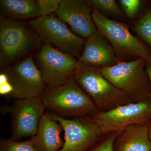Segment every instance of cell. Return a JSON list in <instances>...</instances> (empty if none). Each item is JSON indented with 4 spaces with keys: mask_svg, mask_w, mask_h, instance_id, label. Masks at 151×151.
<instances>
[{
    "mask_svg": "<svg viewBox=\"0 0 151 151\" xmlns=\"http://www.w3.org/2000/svg\"><path fill=\"white\" fill-rule=\"evenodd\" d=\"M73 76L99 112H106L134 103L103 76L100 68L86 65L78 60Z\"/></svg>",
    "mask_w": 151,
    "mask_h": 151,
    "instance_id": "1",
    "label": "cell"
},
{
    "mask_svg": "<svg viewBox=\"0 0 151 151\" xmlns=\"http://www.w3.org/2000/svg\"><path fill=\"white\" fill-rule=\"evenodd\" d=\"M40 96L45 109L52 110L63 117L91 116L98 112L92 99L77 84L73 76L60 86L47 87Z\"/></svg>",
    "mask_w": 151,
    "mask_h": 151,
    "instance_id": "2",
    "label": "cell"
},
{
    "mask_svg": "<svg viewBox=\"0 0 151 151\" xmlns=\"http://www.w3.org/2000/svg\"><path fill=\"white\" fill-rule=\"evenodd\" d=\"M102 74L134 103L151 98V84L146 70L145 59L119 61L113 66L101 68Z\"/></svg>",
    "mask_w": 151,
    "mask_h": 151,
    "instance_id": "3",
    "label": "cell"
},
{
    "mask_svg": "<svg viewBox=\"0 0 151 151\" xmlns=\"http://www.w3.org/2000/svg\"><path fill=\"white\" fill-rule=\"evenodd\" d=\"M92 17L97 29L111 44L120 61L142 58L146 59L150 50L145 44L131 33L124 24L113 20L92 9Z\"/></svg>",
    "mask_w": 151,
    "mask_h": 151,
    "instance_id": "4",
    "label": "cell"
},
{
    "mask_svg": "<svg viewBox=\"0 0 151 151\" xmlns=\"http://www.w3.org/2000/svg\"><path fill=\"white\" fill-rule=\"evenodd\" d=\"M45 44L54 45L78 59L83 53L86 40L73 33L65 22L53 14L33 19L29 22Z\"/></svg>",
    "mask_w": 151,
    "mask_h": 151,
    "instance_id": "5",
    "label": "cell"
},
{
    "mask_svg": "<svg viewBox=\"0 0 151 151\" xmlns=\"http://www.w3.org/2000/svg\"><path fill=\"white\" fill-rule=\"evenodd\" d=\"M40 39L24 22L6 19L0 23V60L4 65L28 53Z\"/></svg>",
    "mask_w": 151,
    "mask_h": 151,
    "instance_id": "6",
    "label": "cell"
},
{
    "mask_svg": "<svg viewBox=\"0 0 151 151\" xmlns=\"http://www.w3.org/2000/svg\"><path fill=\"white\" fill-rule=\"evenodd\" d=\"M45 109L40 96L15 99L12 105L2 106L1 113L12 116L11 138L18 141L35 136Z\"/></svg>",
    "mask_w": 151,
    "mask_h": 151,
    "instance_id": "7",
    "label": "cell"
},
{
    "mask_svg": "<svg viewBox=\"0 0 151 151\" xmlns=\"http://www.w3.org/2000/svg\"><path fill=\"white\" fill-rule=\"evenodd\" d=\"M104 136L119 132L134 124H148L151 117V98L137 103L119 106L91 116Z\"/></svg>",
    "mask_w": 151,
    "mask_h": 151,
    "instance_id": "8",
    "label": "cell"
},
{
    "mask_svg": "<svg viewBox=\"0 0 151 151\" xmlns=\"http://www.w3.org/2000/svg\"><path fill=\"white\" fill-rule=\"evenodd\" d=\"M37 61L47 87L60 86L68 81L73 76L77 62L72 55L47 44L41 47Z\"/></svg>",
    "mask_w": 151,
    "mask_h": 151,
    "instance_id": "9",
    "label": "cell"
},
{
    "mask_svg": "<svg viewBox=\"0 0 151 151\" xmlns=\"http://www.w3.org/2000/svg\"><path fill=\"white\" fill-rule=\"evenodd\" d=\"M48 114L62 126L64 132V145L58 151H86L103 136L91 116L69 120L55 113Z\"/></svg>",
    "mask_w": 151,
    "mask_h": 151,
    "instance_id": "10",
    "label": "cell"
},
{
    "mask_svg": "<svg viewBox=\"0 0 151 151\" xmlns=\"http://www.w3.org/2000/svg\"><path fill=\"white\" fill-rule=\"evenodd\" d=\"M4 71L13 88L14 99L40 96L47 87L32 57Z\"/></svg>",
    "mask_w": 151,
    "mask_h": 151,
    "instance_id": "11",
    "label": "cell"
},
{
    "mask_svg": "<svg viewBox=\"0 0 151 151\" xmlns=\"http://www.w3.org/2000/svg\"><path fill=\"white\" fill-rule=\"evenodd\" d=\"M92 9L83 0H61L57 16L70 26L76 35L87 38L97 30L92 19Z\"/></svg>",
    "mask_w": 151,
    "mask_h": 151,
    "instance_id": "12",
    "label": "cell"
},
{
    "mask_svg": "<svg viewBox=\"0 0 151 151\" xmlns=\"http://www.w3.org/2000/svg\"><path fill=\"white\" fill-rule=\"evenodd\" d=\"M78 61L100 68L113 66L120 61L111 44L98 29L86 38Z\"/></svg>",
    "mask_w": 151,
    "mask_h": 151,
    "instance_id": "13",
    "label": "cell"
},
{
    "mask_svg": "<svg viewBox=\"0 0 151 151\" xmlns=\"http://www.w3.org/2000/svg\"><path fill=\"white\" fill-rule=\"evenodd\" d=\"M115 151H151L148 124H134L118 132Z\"/></svg>",
    "mask_w": 151,
    "mask_h": 151,
    "instance_id": "14",
    "label": "cell"
},
{
    "mask_svg": "<svg viewBox=\"0 0 151 151\" xmlns=\"http://www.w3.org/2000/svg\"><path fill=\"white\" fill-rule=\"evenodd\" d=\"M63 128L58 122L51 119L48 113H45L41 119L37 132L31 137L37 151H58L64 141L60 137Z\"/></svg>",
    "mask_w": 151,
    "mask_h": 151,
    "instance_id": "15",
    "label": "cell"
},
{
    "mask_svg": "<svg viewBox=\"0 0 151 151\" xmlns=\"http://www.w3.org/2000/svg\"><path fill=\"white\" fill-rule=\"evenodd\" d=\"M1 10L3 15L14 19L40 17L35 0H1Z\"/></svg>",
    "mask_w": 151,
    "mask_h": 151,
    "instance_id": "16",
    "label": "cell"
},
{
    "mask_svg": "<svg viewBox=\"0 0 151 151\" xmlns=\"http://www.w3.org/2000/svg\"><path fill=\"white\" fill-rule=\"evenodd\" d=\"M87 4L99 13L110 14L123 18L122 11L114 0H88Z\"/></svg>",
    "mask_w": 151,
    "mask_h": 151,
    "instance_id": "17",
    "label": "cell"
},
{
    "mask_svg": "<svg viewBox=\"0 0 151 151\" xmlns=\"http://www.w3.org/2000/svg\"><path fill=\"white\" fill-rule=\"evenodd\" d=\"M134 31L151 47V10L137 22Z\"/></svg>",
    "mask_w": 151,
    "mask_h": 151,
    "instance_id": "18",
    "label": "cell"
},
{
    "mask_svg": "<svg viewBox=\"0 0 151 151\" xmlns=\"http://www.w3.org/2000/svg\"><path fill=\"white\" fill-rule=\"evenodd\" d=\"M0 151H37L30 139L19 142L12 138L0 141Z\"/></svg>",
    "mask_w": 151,
    "mask_h": 151,
    "instance_id": "19",
    "label": "cell"
},
{
    "mask_svg": "<svg viewBox=\"0 0 151 151\" xmlns=\"http://www.w3.org/2000/svg\"><path fill=\"white\" fill-rule=\"evenodd\" d=\"M61 0H37L40 17H45L55 12L59 7Z\"/></svg>",
    "mask_w": 151,
    "mask_h": 151,
    "instance_id": "20",
    "label": "cell"
},
{
    "mask_svg": "<svg viewBox=\"0 0 151 151\" xmlns=\"http://www.w3.org/2000/svg\"><path fill=\"white\" fill-rule=\"evenodd\" d=\"M117 134L118 132H112L104 135L91 151H115L114 142Z\"/></svg>",
    "mask_w": 151,
    "mask_h": 151,
    "instance_id": "21",
    "label": "cell"
},
{
    "mask_svg": "<svg viewBox=\"0 0 151 151\" xmlns=\"http://www.w3.org/2000/svg\"><path fill=\"white\" fill-rule=\"evenodd\" d=\"M119 2L129 18H132L135 16L142 3L140 0H120Z\"/></svg>",
    "mask_w": 151,
    "mask_h": 151,
    "instance_id": "22",
    "label": "cell"
},
{
    "mask_svg": "<svg viewBox=\"0 0 151 151\" xmlns=\"http://www.w3.org/2000/svg\"><path fill=\"white\" fill-rule=\"evenodd\" d=\"M0 94L7 98H14V89L5 71L0 75Z\"/></svg>",
    "mask_w": 151,
    "mask_h": 151,
    "instance_id": "23",
    "label": "cell"
},
{
    "mask_svg": "<svg viewBox=\"0 0 151 151\" xmlns=\"http://www.w3.org/2000/svg\"><path fill=\"white\" fill-rule=\"evenodd\" d=\"M146 70L150 78L151 84V50L149 51L147 57L145 59Z\"/></svg>",
    "mask_w": 151,
    "mask_h": 151,
    "instance_id": "24",
    "label": "cell"
},
{
    "mask_svg": "<svg viewBox=\"0 0 151 151\" xmlns=\"http://www.w3.org/2000/svg\"><path fill=\"white\" fill-rule=\"evenodd\" d=\"M149 137L151 140V117L148 123Z\"/></svg>",
    "mask_w": 151,
    "mask_h": 151,
    "instance_id": "25",
    "label": "cell"
}]
</instances>
